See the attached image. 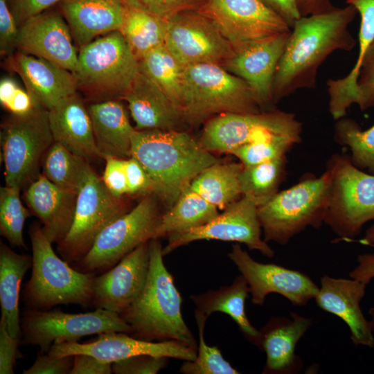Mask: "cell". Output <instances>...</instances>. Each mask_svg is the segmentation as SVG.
Returning <instances> with one entry per match:
<instances>
[{
  "label": "cell",
  "instance_id": "cell-1",
  "mask_svg": "<svg viewBox=\"0 0 374 374\" xmlns=\"http://www.w3.org/2000/svg\"><path fill=\"white\" fill-rule=\"evenodd\" d=\"M357 13L348 4L295 22L275 74L274 105L297 90L315 88L318 69L327 57L336 51L353 49L357 42L348 27Z\"/></svg>",
  "mask_w": 374,
  "mask_h": 374
},
{
  "label": "cell",
  "instance_id": "cell-2",
  "mask_svg": "<svg viewBox=\"0 0 374 374\" xmlns=\"http://www.w3.org/2000/svg\"><path fill=\"white\" fill-rule=\"evenodd\" d=\"M131 157L143 167L153 182L154 195L168 208L201 172L219 161L181 130L135 129Z\"/></svg>",
  "mask_w": 374,
  "mask_h": 374
},
{
  "label": "cell",
  "instance_id": "cell-3",
  "mask_svg": "<svg viewBox=\"0 0 374 374\" xmlns=\"http://www.w3.org/2000/svg\"><path fill=\"white\" fill-rule=\"evenodd\" d=\"M150 269L145 286L119 315L131 327V335L149 341H177L196 350L194 335L181 314V295L163 260L159 239L149 242Z\"/></svg>",
  "mask_w": 374,
  "mask_h": 374
},
{
  "label": "cell",
  "instance_id": "cell-4",
  "mask_svg": "<svg viewBox=\"0 0 374 374\" xmlns=\"http://www.w3.org/2000/svg\"><path fill=\"white\" fill-rule=\"evenodd\" d=\"M32 274L22 293L28 309L49 310L57 305H91L94 273L78 271L54 251L38 222L29 229Z\"/></svg>",
  "mask_w": 374,
  "mask_h": 374
},
{
  "label": "cell",
  "instance_id": "cell-5",
  "mask_svg": "<svg viewBox=\"0 0 374 374\" xmlns=\"http://www.w3.org/2000/svg\"><path fill=\"white\" fill-rule=\"evenodd\" d=\"M330 182L331 172L326 166L319 177L310 174L259 206L263 239L284 245L309 226L321 227L328 205Z\"/></svg>",
  "mask_w": 374,
  "mask_h": 374
},
{
  "label": "cell",
  "instance_id": "cell-6",
  "mask_svg": "<svg viewBox=\"0 0 374 374\" xmlns=\"http://www.w3.org/2000/svg\"><path fill=\"white\" fill-rule=\"evenodd\" d=\"M183 114L197 125L215 114L262 112L250 85L221 65L202 63L186 66Z\"/></svg>",
  "mask_w": 374,
  "mask_h": 374
},
{
  "label": "cell",
  "instance_id": "cell-7",
  "mask_svg": "<svg viewBox=\"0 0 374 374\" xmlns=\"http://www.w3.org/2000/svg\"><path fill=\"white\" fill-rule=\"evenodd\" d=\"M139 73V62L119 30L80 48L73 73L78 90L94 98L123 97Z\"/></svg>",
  "mask_w": 374,
  "mask_h": 374
},
{
  "label": "cell",
  "instance_id": "cell-8",
  "mask_svg": "<svg viewBox=\"0 0 374 374\" xmlns=\"http://www.w3.org/2000/svg\"><path fill=\"white\" fill-rule=\"evenodd\" d=\"M329 201L324 220L346 242H352L368 222L374 220V175L356 167L350 155L333 154Z\"/></svg>",
  "mask_w": 374,
  "mask_h": 374
},
{
  "label": "cell",
  "instance_id": "cell-9",
  "mask_svg": "<svg viewBox=\"0 0 374 374\" xmlns=\"http://www.w3.org/2000/svg\"><path fill=\"white\" fill-rule=\"evenodd\" d=\"M20 327V343L37 346L42 353H47L53 344L77 341L87 335L132 332L131 327L118 314L102 308L78 314L66 313L60 309L26 308L21 312Z\"/></svg>",
  "mask_w": 374,
  "mask_h": 374
},
{
  "label": "cell",
  "instance_id": "cell-10",
  "mask_svg": "<svg viewBox=\"0 0 374 374\" xmlns=\"http://www.w3.org/2000/svg\"><path fill=\"white\" fill-rule=\"evenodd\" d=\"M302 123L296 116L276 109L255 114L226 113L208 120L198 140L211 153H229L242 145L272 138L301 141Z\"/></svg>",
  "mask_w": 374,
  "mask_h": 374
},
{
  "label": "cell",
  "instance_id": "cell-11",
  "mask_svg": "<svg viewBox=\"0 0 374 374\" xmlns=\"http://www.w3.org/2000/svg\"><path fill=\"white\" fill-rule=\"evenodd\" d=\"M163 214L155 199L148 195L106 226L85 256L71 265L84 273L110 269L139 245L154 239Z\"/></svg>",
  "mask_w": 374,
  "mask_h": 374
},
{
  "label": "cell",
  "instance_id": "cell-12",
  "mask_svg": "<svg viewBox=\"0 0 374 374\" xmlns=\"http://www.w3.org/2000/svg\"><path fill=\"white\" fill-rule=\"evenodd\" d=\"M54 142L48 111L36 107L30 113L13 116L1 127V144L6 186L22 188L39 175V167Z\"/></svg>",
  "mask_w": 374,
  "mask_h": 374
},
{
  "label": "cell",
  "instance_id": "cell-13",
  "mask_svg": "<svg viewBox=\"0 0 374 374\" xmlns=\"http://www.w3.org/2000/svg\"><path fill=\"white\" fill-rule=\"evenodd\" d=\"M119 199L91 170L78 193L72 226L57 244L62 259L72 265L85 256L100 232L127 212Z\"/></svg>",
  "mask_w": 374,
  "mask_h": 374
},
{
  "label": "cell",
  "instance_id": "cell-14",
  "mask_svg": "<svg viewBox=\"0 0 374 374\" xmlns=\"http://www.w3.org/2000/svg\"><path fill=\"white\" fill-rule=\"evenodd\" d=\"M258 208L250 198L242 196L207 224L169 235L168 244L162 249L163 256L193 241L217 240L242 243L250 250L258 251L268 258L274 257L273 249L261 237Z\"/></svg>",
  "mask_w": 374,
  "mask_h": 374
},
{
  "label": "cell",
  "instance_id": "cell-15",
  "mask_svg": "<svg viewBox=\"0 0 374 374\" xmlns=\"http://www.w3.org/2000/svg\"><path fill=\"white\" fill-rule=\"evenodd\" d=\"M165 45L184 65H222L233 53V46L205 16L187 11L166 19Z\"/></svg>",
  "mask_w": 374,
  "mask_h": 374
},
{
  "label": "cell",
  "instance_id": "cell-16",
  "mask_svg": "<svg viewBox=\"0 0 374 374\" xmlns=\"http://www.w3.org/2000/svg\"><path fill=\"white\" fill-rule=\"evenodd\" d=\"M197 11L232 44L291 30L285 20L260 0H206Z\"/></svg>",
  "mask_w": 374,
  "mask_h": 374
},
{
  "label": "cell",
  "instance_id": "cell-17",
  "mask_svg": "<svg viewBox=\"0 0 374 374\" xmlns=\"http://www.w3.org/2000/svg\"><path fill=\"white\" fill-rule=\"evenodd\" d=\"M228 256L245 278L254 305H262L268 294L276 293L294 305L304 306L319 292L318 285L306 274L276 264L257 262L240 243L232 245Z\"/></svg>",
  "mask_w": 374,
  "mask_h": 374
},
{
  "label": "cell",
  "instance_id": "cell-18",
  "mask_svg": "<svg viewBox=\"0 0 374 374\" xmlns=\"http://www.w3.org/2000/svg\"><path fill=\"white\" fill-rule=\"evenodd\" d=\"M290 33L234 44L232 56L221 65L250 85L262 111L274 109V80Z\"/></svg>",
  "mask_w": 374,
  "mask_h": 374
},
{
  "label": "cell",
  "instance_id": "cell-19",
  "mask_svg": "<svg viewBox=\"0 0 374 374\" xmlns=\"http://www.w3.org/2000/svg\"><path fill=\"white\" fill-rule=\"evenodd\" d=\"M128 335L122 332H109L98 335L97 339L90 342L55 344L48 353L57 357L86 354L110 363L138 355H151L184 361H193L197 357L195 349L177 341H149Z\"/></svg>",
  "mask_w": 374,
  "mask_h": 374
},
{
  "label": "cell",
  "instance_id": "cell-20",
  "mask_svg": "<svg viewBox=\"0 0 374 374\" xmlns=\"http://www.w3.org/2000/svg\"><path fill=\"white\" fill-rule=\"evenodd\" d=\"M149 242L142 243L93 284L92 304L97 308L121 314L143 290L150 269Z\"/></svg>",
  "mask_w": 374,
  "mask_h": 374
},
{
  "label": "cell",
  "instance_id": "cell-21",
  "mask_svg": "<svg viewBox=\"0 0 374 374\" xmlns=\"http://www.w3.org/2000/svg\"><path fill=\"white\" fill-rule=\"evenodd\" d=\"M60 10L51 8L19 28L17 51L53 62L74 73L78 53Z\"/></svg>",
  "mask_w": 374,
  "mask_h": 374
},
{
  "label": "cell",
  "instance_id": "cell-22",
  "mask_svg": "<svg viewBox=\"0 0 374 374\" xmlns=\"http://www.w3.org/2000/svg\"><path fill=\"white\" fill-rule=\"evenodd\" d=\"M6 64L19 75L37 107L49 111L77 93L73 74L47 60L17 51L8 57Z\"/></svg>",
  "mask_w": 374,
  "mask_h": 374
},
{
  "label": "cell",
  "instance_id": "cell-23",
  "mask_svg": "<svg viewBox=\"0 0 374 374\" xmlns=\"http://www.w3.org/2000/svg\"><path fill=\"white\" fill-rule=\"evenodd\" d=\"M366 285L351 278L324 275L314 300L321 310L336 315L347 324L354 345L372 348H374V332L371 321L364 317L360 305Z\"/></svg>",
  "mask_w": 374,
  "mask_h": 374
},
{
  "label": "cell",
  "instance_id": "cell-24",
  "mask_svg": "<svg viewBox=\"0 0 374 374\" xmlns=\"http://www.w3.org/2000/svg\"><path fill=\"white\" fill-rule=\"evenodd\" d=\"M77 196V193L56 186L44 175L28 186L25 200L52 243L58 244L68 234L74 219Z\"/></svg>",
  "mask_w": 374,
  "mask_h": 374
},
{
  "label": "cell",
  "instance_id": "cell-25",
  "mask_svg": "<svg viewBox=\"0 0 374 374\" xmlns=\"http://www.w3.org/2000/svg\"><path fill=\"white\" fill-rule=\"evenodd\" d=\"M122 99L127 103L136 130H179L186 123L180 108L141 72Z\"/></svg>",
  "mask_w": 374,
  "mask_h": 374
},
{
  "label": "cell",
  "instance_id": "cell-26",
  "mask_svg": "<svg viewBox=\"0 0 374 374\" xmlns=\"http://www.w3.org/2000/svg\"><path fill=\"white\" fill-rule=\"evenodd\" d=\"M58 5L80 48L100 36L119 30L125 10L123 0H62Z\"/></svg>",
  "mask_w": 374,
  "mask_h": 374
},
{
  "label": "cell",
  "instance_id": "cell-27",
  "mask_svg": "<svg viewBox=\"0 0 374 374\" xmlns=\"http://www.w3.org/2000/svg\"><path fill=\"white\" fill-rule=\"evenodd\" d=\"M291 319L272 317L260 331V348L266 355L264 373L294 374L300 372L303 362L295 354L298 341L312 323V319L291 312Z\"/></svg>",
  "mask_w": 374,
  "mask_h": 374
},
{
  "label": "cell",
  "instance_id": "cell-28",
  "mask_svg": "<svg viewBox=\"0 0 374 374\" xmlns=\"http://www.w3.org/2000/svg\"><path fill=\"white\" fill-rule=\"evenodd\" d=\"M48 118L54 141L85 159L102 158L88 108L77 93L50 109Z\"/></svg>",
  "mask_w": 374,
  "mask_h": 374
},
{
  "label": "cell",
  "instance_id": "cell-29",
  "mask_svg": "<svg viewBox=\"0 0 374 374\" xmlns=\"http://www.w3.org/2000/svg\"><path fill=\"white\" fill-rule=\"evenodd\" d=\"M87 108L101 157L130 158L136 128L132 126L124 105L116 99H109L90 104Z\"/></svg>",
  "mask_w": 374,
  "mask_h": 374
},
{
  "label": "cell",
  "instance_id": "cell-30",
  "mask_svg": "<svg viewBox=\"0 0 374 374\" xmlns=\"http://www.w3.org/2000/svg\"><path fill=\"white\" fill-rule=\"evenodd\" d=\"M361 17L359 52L352 70L344 78L327 81L329 112L335 120L344 117L349 107L357 104V80L363 57L374 41V0H346Z\"/></svg>",
  "mask_w": 374,
  "mask_h": 374
},
{
  "label": "cell",
  "instance_id": "cell-31",
  "mask_svg": "<svg viewBox=\"0 0 374 374\" xmlns=\"http://www.w3.org/2000/svg\"><path fill=\"white\" fill-rule=\"evenodd\" d=\"M249 294V285L240 274L229 286L211 290L199 294H193L190 299L196 310L207 317L216 312L229 315L244 336L253 344L260 347L262 333L251 325L245 313L244 304Z\"/></svg>",
  "mask_w": 374,
  "mask_h": 374
},
{
  "label": "cell",
  "instance_id": "cell-32",
  "mask_svg": "<svg viewBox=\"0 0 374 374\" xmlns=\"http://www.w3.org/2000/svg\"><path fill=\"white\" fill-rule=\"evenodd\" d=\"M32 267V257L15 252L6 244L0 247V303L7 329L21 339L19 295L26 273Z\"/></svg>",
  "mask_w": 374,
  "mask_h": 374
},
{
  "label": "cell",
  "instance_id": "cell-33",
  "mask_svg": "<svg viewBox=\"0 0 374 374\" xmlns=\"http://www.w3.org/2000/svg\"><path fill=\"white\" fill-rule=\"evenodd\" d=\"M244 166L240 163H215L201 172L190 188L218 209L224 210L242 195L239 175Z\"/></svg>",
  "mask_w": 374,
  "mask_h": 374
},
{
  "label": "cell",
  "instance_id": "cell-34",
  "mask_svg": "<svg viewBox=\"0 0 374 374\" xmlns=\"http://www.w3.org/2000/svg\"><path fill=\"white\" fill-rule=\"evenodd\" d=\"M218 214L215 206L188 187L163 214L154 239L199 227Z\"/></svg>",
  "mask_w": 374,
  "mask_h": 374
},
{
  "label": "cell",
  "instance_id": "cell-35",
  "mask_svg": "<svg viewBox=\"0 0 374 374\" xmlns=\"http://www.w3.org/2000/svg\"><path fill=\"white\" fill-rule=\"evenodd\" d=\"M138 62L139 72L155 82L182 111L186 66L181 63L165 44L152 50Z\"/></svg>",
  "mask_w": 374,
  "mask_h": 374
},
{
  "label": "cell",
  "instance_id": "cell-36",
  "mask_svg": "<svg viewBox=\"0 0 374 374\" xmlns=\"http://www.w3.org/2000/svg\"><path fill=\"white\" fill-rule=\"evenodd\" d=\"M166 30V19L125 5L119 31L138 61L165 44Z\"/></svg>",
  "mask_w": 374,
  "mask_h": 374
},
{
  "label": "cell",
  "instance_id": "cell-37",
  "mask_svg": "<svg viewBox=\"0 0 374 374\" xmlns=\"http://www.w3.org/2000/svg\"><path fill=\"white\" fill-rule=\"evenodd\" d=\"M44 175L56 186L78 193L92 170L87 159L54 141L44 156Z\"/></svg>",
  "mask_w": 374,
  "mask_h": 374
},
{
  "label": "cell",
  "instance_id": "cell-38",
  "mask_svg": "<svg viewBox=\"0 0 374 374\" xmlns=\"http://www.w3.org/2000/svg\"><path fill=\"white\" fill-rule=\"evenodd\" d=\"M287 158L283 157L259 164L244 166L239 175L242 196L258 207L269 202L278 192L286 173Z\"/></svg>",
  "mask_w": 374,
  "mask_h": 374
},
{
  "label": "cell",
  "instance_id": "cell-39",
  "mask_svg": "<svg viewBox=\"0 0 374 374\" xmlns=\"http://www.w3.org/2000/svg\"><path fill=\"white\" fill-rule=\"evenodd\" d=\"M334 137L337 143L350 149L356 167L374 175V125L363 130L355 121L343 117L335 125Z\"/></svg>",
  "mask_w": 374,
  "mask_h": 374
},
{
  "label": "cell",
  "instance_id": "cell-40",
  "mask_svg": "<svg viewBox=\"0 0 374 374\" xmlns=\"http://www.w3.org/2000/svg\"><path fill=\"white\" fill-rule=\"evenodd\" d=\"M20 190L8 186L0 188V232L12 246L26 249L23 229L30 213L22 204Z\"/></svg>",
  "mask_w": 374,
  "mask_h": 374
},
{
  "label": "cell",
  "instance_id": "cell-41",
  "mask_svg": "<svg viewBox=\"0 0 374 374\" xmlns=\"http://www.w3.org/2000/svg\"><path fill=\"white\" fill-rule=\"evenodd\" d=\"M199 345L197 357L193 361H185L180 368L184 374H238L222 356L220 350L215 346H208L204 339V326L208 319L200 311L195 310Z\"/></svg>",
  "mask_w": 374,
  "mask_h": 374
},
{
  "label": "cell",
  "instance_id": "cell-42",
  "mask_svg": "<svg viewBox=\"0 0 374 374\" xmlns=\"http://www.w3.org/2000/svg\"><path fill=\"white\" fill-rule=\"evenodd\" d=\"M296 144L289 139L272 138L242 145L229 154L238 158L244 166H249L286 157Z\"/></svg>",
  "mask_w": 374,
  "mask_h": 374
},
{
  "label": "cell",
  "instance_id": "cell-43",
  "mask_svg": "<svg viewBox=\"0 0 374 374\" xmlns=\"http://www.w3.org/2000/svg\"><path fill=\"white\" fill-rule=\"evenodd\" d=\"M130 7L167 19L187 11L198 10L206 0H123Z\"/></svg>",
  "mask_w": 374,
  "mask_h": 374
},
{
  "label": "cell",
  "instance_id": "cell-44",
  "mask_svg": "<svg viewBox=\"0 0 374 374\" xmlns=\"http://www.w3.org/2000/svg\"><path fill=\"white\" fill-rule=\"evenodd\" d=\"M0 102L3 108L17 116L26 115L37 107L27 90L10 77L0 81Z\"/></svg>",
  "mask_w": 374,
  "mask_h": 374
},
{
  "label": "cell",
  "instance_id": "cell-45",
  "mask_svg": "<svg viewBox=\"0 0 374 374\" xmlns=\"http://www.w3.org/2000/svg\"><path fill=\"white\" fill-rule=\"evenodd\" d=\"M357 105L361 110L374 107V41L366 51L357 80Z\"/></svg>",
  "mask_w": 374,
  "mask_h": 374
},
{
  "label": "cell",
  "instance_id": "cell-46",
  "mask_svg": "<svg viewBox=\"0 0 374 374\" xmlns=\"http://www.w3.org/2000/svg\"><path fill=\"white\" fill-rule=\"evenodd\" d=\"M168 357L138 355L112 363L116 374H156L164 368Z\"/></svg>",
  "mask_w": 374,
  "mask_h": 374
},
{
  "label": "cell",
  "instance_id": "cell-47",
  "mask_svg": "<svg viewBox=\"0 0 374 374\" xmlns=\"http://www.w3.org/2000/svg\"><path fill=\"white\" fill-rule=\"evenodd\" d=\"M104 159L106 163L102 177L103 184L114 197L120 199L127 191L125 159L107 156Z\"/></svg>",
  "mask_w": 374,
  "mask_h": 374
},
{
  "label": "cell",
  "instance_id": "cell-48",
  "mask_svg": "<svg viewBox=\"0 0 374 374\" xmlns=\"http://www.w3.org/2000/svg\"><path fill=\"white\" fill-rule=\"evenodd\" d=\"M74 355L53 356L48 353L37 352L34 363L24 370V374H70Z\"/></svg>",
  "mask_w": 374,
  "mask_h": 374
},
{
  "label": "cell",
  "instance_id": "cell-49",
  "mask_svg": "<svg viewBox=\"0 0 374 374\" xmlns=\"http://www.w3.org/2000/svg\"><path fill=\"white\" fill-rule=\"evenodd\" d=\"M19 27L6 0H0V53L9 57L17 50Z\"/></svg>",
  "mask_w": 374,
  "mask_h": 374
},
{
  "label": "cell",
  "instance_id": "cell-50",
  "mask_svg": "<svg viewBox=\"0 0 374 374\" xmlns=\"http://www.w3.org/2000/svg\"><path fill=\"white\" fill-rule=\"evenodd\" d=\"M62 0H6L19 28L33 17L59 4Z\"/></svg>",
  "mask_w": 374,
  "mask_h": 374
},
{
  "label": "cell",
  "instance_id": "cell-51",
  "mask_svg": "<svg viewBox=\"0 0 374 374\" xmlns=\"http://www.w3.org/2000/svg\"><path fill=\"white\" fill-rule=\"evenodd\" d=\"M20 339L12 337L8 329L5 317L0 319V373L13 374L17 359L19 357L18 346Z\"/></svg>",
  "mask_w": 374,
  "mask_h": 374
},
{
  "label": "cell",
  "instance_id": "cell-52",
  "mask_svg": "<svg viewBox=\"0 0 374 374\" xmlns=\"http://www.w3.org/2000/svg\"><path fill=\"white\" fill-rule=\"evenodd\" d=\"M127 194H153L154 185L141 164L133 157L125 159Z\"/></svg>",
  "mask_w": 374,
  "mask_h": 374
},
{
  "label": "cell",
  "instance_id": "cell-53",
  "mask_svg": "<svg viewBox=\"0 0 374 374\" xmlns=\"http://www.w3.org/2000/svg\"><path fill=\"white\" fill-rule=\"evenodd\" d=\"M112 363L104 362L93 356L86 354L74 355L70 374H110Z\"/></svg>",
  "mask_w": 374,
  "mask_h": 374
},
{
  "label": "cell",
  "instance_id": "cell-54",
  "mask_svg": "<svg viewBox=\"0 0 374 374\" xmlns=\"http://www.w3.org/2000/svg\"><path fill=\"white\" fill-rule=\"evenodd\" d=\"M270 9L278 14L292 28L301 17L296 0H260Z\"/></svg>",
  "mask_w": 374,
  "mask_h": 374
},
{
  "label": "cell",
  "instance_id": "cell-55",
  "mask_svg": "<svg viewBox=\"0 0 374 374\" xmlns=\"http://www.w3.org/2000/svg\"><path fill=\"white\" fill-rule=\"evenodd\" d=\"M350 278L368 284L374 278V252L359 254L357 265L350 272Z\"/></svg>",
  "mask_w": 374,
  "mask_h": 374
},
{
  "label": "cell",
  "instance_id": "cell-56",
  "mask_svg": "<svg viewBox=\"0 0 374 374\" xmlns=\"http://www.w3.org/2000/svg\"><path fill=\"white\" fill-rule=\"evenodd\" d=\"M296 1L301 17L325 13L335 8L330 0H296Z\"/></svg>",
  "mask_w": 374,
  "mask_h": 374
},
{
  "label": "cell",
  "instance_id": "cell-57",
  "mask_svg": "<svg viewBox=\"0 0 374 374\" xmlns=\"http://www.w3.org/2000/svg\"><path fill=\"white\" fill-rule=\"evenodd\" d=\"M358 242L361 244L374 247V223L366 230L363 238Z\"/></svg>",
  "mask_w": 374,
  "mask_h": 374
},
{
  "label": "cell",
  "instance_id": "cell-58",
  "mask_svg": "<svg viewBox=\"0 0 374 374\" xmlns=\"http://www.w3.org/2000/svg\"><path fill=\"white\" fill-rule=\"evenodd\" d=\"M368 313L371 317V319L370 320L371 323L372 330L374 332V306L370 308Z\"/></svg>",
  "mask_w": 374,
  "mask_h": 374
}]
</instances>
